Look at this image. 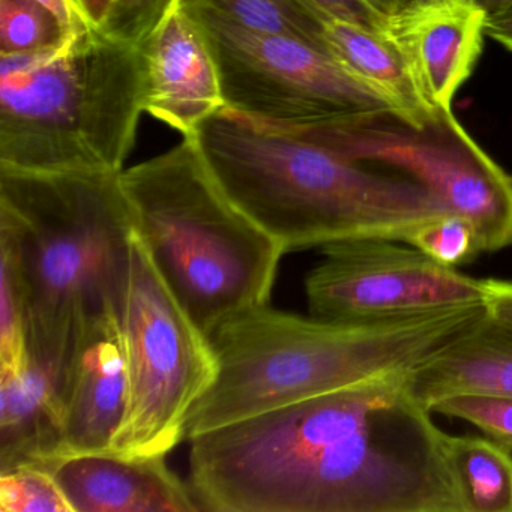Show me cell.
I'll return each instance as SVG.
<instances>
[{
	"label": "cell",
	"mask_w": 512,
	"mask_h": 512,
	"mask_svg": "<svg viewBox=\"0 0 512 512\" xmlns=\"http://www.w3.org/2000/svg\"><path fill=\"white\" fill-rule=\"evenodd\" d=\"M191 136L230 202L284 253L352 239L406 244L425 221L451 212L413 179L374 172L229 107Z\"/></svg>",
	"instance_id": "6da1fadb"
},
{
	"label": "cell",
	"mask_w": 512,
	"mask_h": 512,
	"mask_svg": "<svg viewBox=\"0 0 512 512\" xmlns=\"http://www.w3.org/2000/svg\"><path fill=\"white\" fill-rule=\"evenodd\" d=\"M484 305L374 322L242 311L211 335L217 376L197 401L187 439L373 377L406 371L457 337Z\"/></svg>",
	"instance_id": "7a4b0ae2"
},
{
	"label": "cell",
	"mask_w": 512,
	"mask_h": 512,
	"mask_svg": "<svg viewBox=\"0 0 512 512\" xmlns=\"http://www.w3.org/2000/svg\"><path fill=\"white\" fill-rule=\"evenodd\" d=\"M121 173L0 169V245L22 275L29 352L59 376L82 326L124 307L136 226Z\"/></svg>",
	"instance_id": "3957f363"
},
{
	"label": "cell",
	"mask_w": 512,
	"mask_h": 512,
	"mask_svg": "<svg viewBox=\"0 0 512 512\" xmlns=\"http://www.w3.org/2000/svg\"><path fill=\"white\" fill-rule=\"evenodd\" d=\"M142 113L140 46L104 29L0 55V169L124 172Z\"/></svg>",
	"instance_id": "277c9868"
},
{
	"label": "cell",
	"mask_w": 512,
	"mask_h": 512,
	"mask_svg": "<svg viewBox=\"0 0 512 512\" xmlns=\"http://www.w3.org/2000/svg\"><path fill=\"white\" fill-rule=\"evenodd\" d=\"M121 182L155 268L208 337L269 304L283 248L230 202L193 136L124 170Z\"/></svg>",
	"instance_id": "5b68a950"
},
{
	"label": "cell",
	"mask_w": 512,
	"mask_h": 512,
	"mask_svg": "<svg viewBox=\"0 0 512 512\" xmlns=\"http://www.w3.org/2000/svg\"><path fill=\"white\" fill-rule=\"evenodd\" d=\"M121 323L127 407L110 452L167 455L187 439L191 412L217 376V358L211 338L176 301L137 232Z\"/></svg>",
	"instance_id": "8992f818"
},
{
	"label": "cell",
	"mask_w": 512,
	"mask_h": 512,
	"mask_svg": "<svg viewBox=\"0 0 512 512\" xmlns=\"http://www.w3.org/2000/svg\"><path fill=\"white\" fill-rule=\"evenodd\" d=\"M289 131L347 160L391 167L418 182L470 221L481 253L511 247L512 175L467 133L452 109L437 110L422 125L374 112Z\"/></svg>",
	"instance_id": "52a82bcc"
},
{
	"label": "cell",
	"mask_w": 512,
	"mask_h": 512,
	"mask_svg": "<svg viewBox=\"0 0 512 512\" xmlns=\"http://www.w3.org/2000/svg\"><path fill=\"white\" fill-rule=\"evenodd\" d=\"M185 7L211 46L229 109L289 130L361 113H392L379 94L319 47L244 28L206 7Z\"/></svg>",
	"instance_id": "ba28073f"
},
{
	"label": "cell",
	"mask_w": 512,
	"mask_h": 512,
	"mask_svg": "<svg viewBox=\"0 0 512 512\" xmlns=\"http://www.w3.org/2000/svg\"><path fill=\"white\" fill-rule=\"evenodd\" d=\"M401 244L352 239L320 247L322 262L305 278L310 316L374 322L484 305L481 280Z\"/></svg>",
	"instance_id": "9c48e42d"
},
{
	"label": "cell",
	"mask_w": 512,
	"mask_h": 512,
	"mask_svg": "<svg viewBox=\"0 0 512 512\" xmlns=\"http://www.w3.org/2000/svg\"><path fill=\"white\" fill-rule=\"evenodd\" d=\"M121 311H104L80 329L59 376L62 457L112 451L127 407L128 371Z\"/></svg>",
	"instance_id": "30bf717a"
},
{
	"label": "cell",
	"mask_w": 512,
	"mask_h": 512,
	"mask_svg": "<svg viewBox=\"0 0 512 512\" xmlns=\"http://www.w3.org/2000/svg\"><path fill=\"white\" fill-rule=\"evenodd\" d=\"M139 46L152 118L187 137L226 107L214 53L184 0H170Z\"/></svg>",
	"instance_id": "8fae6325"
},
{
	"label": "cell",
	"mask_w": 512,
	"mask_h": 512,
	"mask_svg": "<svg viewBox=\"0 0 512 512\" xmlns=\"http://www.w3.org/2000/svg\"><path fill=\"white\" fill-rule=\"evenodd\" d=\"M487 14L473 0H415L388 17L385 32L406 59L428 106L451 110L484 46Z\"/></svg>",
	"instance_id": "7c38bea8"
},
{
	"label": "cell",
	"mask_w": 512,
	"mask_h": 512,
	"mask_svg": "<svg viewBox=\"0 0 512 512\" xmlns=\"http://www.w3.org/2000/svg\"><path fill=\"white\" fill-rule=\"evenodd\" d=\"M73 512H199L166 455H70L49 467Z\"/></svg>",
	"instance_id": "4fadbf2b"
},
{
	"label": "cell",
	"mask_w": 512,
	"mask_h": 512,
	"mask_svg": "<svg viewBox=\"0 0 512 512\" xmlns=\"http://www.w3.org/2000/svg\"><path fill=\"white\" fill-rule=\"evenodd\" d=\"M62 448L58 370L29 352L17 370L0 368V472L20 466L49 469Z\"/></svg>",
	"instance_id": "5bb4252c"
},
{
	"label": "cell",
	"mask_w": 512,
	"mask_h": 512,
	"mask_svg": "<svg viewBox=\"0 0 512 512\" xmlns=\"http://www.w3.org/2000/svg\"><path fill=\"white\" fill-rule=\"evenodd\" d=\"M410 394L431 407L455 394L512 397V334L481 316L406 374Z\"/></svg>",
	"instance_id": "9a60e30c"
},
{
	"label": "cell",
	"mask_w": 512,
	"mask_h": 512,
	"mask_svg": "<svg viewBox=\"0 0 512 512\" xmlns=\"http://www.w3.org/2000/svg\"><path fill=\"white\" fill-rule=\"evenodd\" d=\"M322 44L347 73L379 94L397 118L422 125L437 112L422 97L406 59L385 29L323 19Z\"/></svg>",
	"instance_id": "2e32d148"
},
{
	"label": "cell",
	"mask_w": 512,
	"mask_h": 512,
	"mask_svg": "<svg viewBox=\"0 0 512 512\" xmlns=\"http://www.w3.org/2000/svg\"><path fill=\"white\" fill-rule=\"evenodd\" d=\"M449 464L464 512H512V455L490 437L449 436Z\"/></svg>",
	"instance_id": "e0dca14e"
},
{
	"label": "cell",
	"mask_w": 512,
	"mask_h": 512,
	"mask_svg": "<svg viewBox=\"0 0 512 512\" xmlns=\"http://www.w3.org/2000/svg\"><path fill=\"white\" fill-rule=\"evenodd\" d=\"M184 4L206 7L244 28L298 38L323 50V19L299 0H184Z\"/></svg>",
	"instance_id": "ac0fdd59"
},
{
	"label": "cell",
	"mask_w": 512,
	"mask_h": 512,
	"mask_svg": "<svg viewBox=\"0 0 512 512\" xmlns=\"http://www.w3.org/2000/svg\"><path fill=\"white\" fill-rule=\"evenodd\" d=\"M70 35L37 0H0V55L59 46Z\"/></svg>",
	"instance_id": "d6986e66"
},
{
	"label": "cell",
	"mask_w": 512,
	"mask_h": 512,
	"mask_svg": "<svg viewBox=\"0 0 512 512\" xmlns=\"http://www.w3.org/2000/svg\"><path fill=\"white\" fill-rule=\"evenodd\" d=\"M0 368L17 370L29 356V317L19 266L0 245Z\"/></svg>",
	"instance_id": "ffe728a7"
},
{
	"label": "cell",
	"mask_w": 512,
	"mask_h": 512,
	"mask_svg": "<svg viewBox=\"0 0 512 512\" xmlns=\"http://www.w3.org/2000/svg\"><path fill=\"white\" fill-rule=\"evenodd\" d=\"M0 511L73 512L49 469L20 466L0 472Z\"/></svg>",
	"instance_id": "44dd1931"
},
{
	"label": "cell",
	"mask_w": 512,
	"mask_h": 512,
	"mask_svg": "<svg viewBox=\"0 0 512 512\" xmlns=\"http://www.w3.org/2000/svg\"><path fill=\"white\" fill-rule=\"evenodd\" d=\"M406 244L448 268L472 262L481 253L472 224L455 212L425 221L410 235Z\"/></svg>",
	"instance_id": "7402d4cb"
},
{
	"label": "cell",
	"mask_w": 512,
	"mask_h": 512,
	"mask_svg": "<svg viewBox=\"0 0 512 512\" xmlns=\"http://www.w3.org/2000/svg\"><path fill=\"white\" fill-rule=\"evenodd\" d=\"M431 412L463 419L485 436L512 451V397L494 394H455L437 401Z\"/></svg>",
	"instance_id": "603a6c76"
},
{
	"label": "cell",
	"mask_w": 512,
	"mask_h": 512,
	"mask_svg": "<svg viewBox=\"0 0 512 512\" xmlns=\"http://www.w3.org/2000/svg\"><path fill=\"white\" fill-rule=\"evenodd\" d=\"M322 19H335L383 31L388 17L374 0H299Z\"/></svg>",
	"instance_id": "cb8c5ba5"
},
{
	"label": "cell",
	"mask_w": 512,
	"mask_h": 512,
	"mask_svg": "<svg viewBox=\"0 0 512 512\" xmlns=\"http://www.w3.org/2000/svg\"><path fill=\"white\" fill-rule=\"evenodd\" d=\"M481 281L485 316L512 334V280L487 278Z\"/></svg>",
	"instance_id": "d4e9b609"
},
{
	"label": "cell",
	"mask_w": 512,
	"mask_h": 512,
	"mask_svg": "<svg viewBox=\"0 0 512 512\" xmlns=\"http://www.w3.org/2000/svg\"><path fill=\"white\" fill-rule=\"evenodd\" d=\"M37 2L59 20L68 35L82 34L94 28L77 0H37Z\"/></svg>",
	"instance_id": "484cf974"
},
{
	"label": "cell",
	"mask_w": 512,
	"mask_h": 512,
	"mask_svg": "<svg viewBox=\"0 0 512 512\" xmlns=\"http://www.w3.org/2000/svg\"><path fill=\"white\" fill-rule=\"evenodd\" d=\"M485 34L494 43L500 44L503 49L512 53V7L502 13L487 17Z\"/></svg>",
	"instance_id": "4316f807"
},
{
	"label": "cell",
	"mask_w": 512,
	"mask_h": 512,
	"mask_svg": "<svg viewBox=\"0 0 512 512\" xmlns=\"http://www.w3.org/2000/svg\"><path fill=\"white\" fill-rule=\"evenodd\" d=\"M94 28L103 29L112 17L118 0H77Z\"/></svg>",
	"instance_id": "83f0119b"
},
{
	"label": "cell",
	"mask_w": 512,
	"mask_h": 512,
	"mask_svg": "<svg viewBox=\"0 0 512 512\" xmlns=\"http://www.w3.org/2000/svg\"><path fill=\"white\" fill-rule=\"evenodd\" d=\"M473 2L485 11L487 17L502 13L512 7V0H473Z\"/></svg>",
	"instance_id": "f1b7e54d"
},
{
	"label": "cell",
	"mask_w": 512,
	"mask_h": 512,
	"mask_svg": "<svg viewBox=\"0 0 512 512\" xmlns=\"http://www.w3.org/2000/svg\"><path fill=\"white\" fill-rule=\"evenodd\" d=\"M377 7L386 14V16H392V14L398 13V11L406 8L407 5L412 4L415 0H374Z\"/></svg>",
	"instance_id": "f546056e"
}]
</instances>
